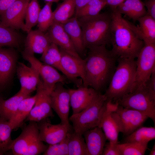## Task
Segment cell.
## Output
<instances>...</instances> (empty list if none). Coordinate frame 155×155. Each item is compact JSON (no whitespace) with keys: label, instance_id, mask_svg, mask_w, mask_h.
<instances>
[{"label":"cell","instance_id":"obj_2","mask_svg":"<svg viewBox=\"0 0 155 155\" xmlns=\"http://www.w3.org/2000/svg\"><path fill=\"white\" fill-rule=\"evenodd\" d=\"M111 15V52L117 59H135L144 45L143 41L135 34L129 23L116 9L113 10Z\"/></svg>","mask_w":155,"mask_h":155},{"label":"cell","instance_id":"obj_7","mask_svg":"<svg viewBox=\"0 0 155 155\" xmlns=\"http://www.w3.org/2000/svg\"><path fill=\"white\" fill-rule=\"evenodd\" d=\"M116 101L123 107L143 113L155 124V97L145 87L135 89Z\"/></svg>","mask_w":155,"mask_h":155},{"label":"cell","instance_id":"obj_13","mask_svg":"<svg viewBox=\"0 0 155 155\" xmlns=\"http://www.w3.org/2000/svg\"><path fill=\"white\" fill-rule=\"evenodd\" d=\"M37 124L39 139L49 145L61 142L65 137L68 133L73 129L72 126L69 127L61 123L57 124H52L48 118L37 122Z\"/></svg>","mask_w":155,"mask_h":155},{"label":"cell","instance_id":"obj_32","mask_svg":"<svg viewBox=\"0 0 155 155\" xmlns=\"http://www.w3.org/2000/svg\"><path fill=\"white\" fill-rule=\"evenodd\" d=\"M21 39V36L16 30L5 26L0 20V47H17Z\"/></svg>","mask_w":155,"mask_h":155},{"label":"cell","instance_id":"obj_27","mask_svg":"<svg viewBox=\"0 0 155 155\" xmlns=\"http://www.w3.org/2000/svg\"><path fill=\"white\" fill-rule=\"evenodd\" d=\"M116 9L121 14L125 15L134 21H138L147 13L144 4L141 0H126Z\"/></svg>","mask_w":155,"mask_h":155},{"label":"cell","instance_id":"obj_42","mask_svg":"<svg viewBox=\"0 0 155 155\" xmlns=\"http://www.w3.org/2000/svg\"><path fill=\"white\" fill-rule=\"evenodd\" d=\"M16 0H0V16Z\"/></svg>","mask_w":155,"mask_h":155},{"label":"cell","instance_id":"obj_22","mask_svg":"<svg viewBox=\"0 0 155 155\" xmlns=\"http://www.w3.org/2000/svg\"><path fill=\"white\" fill-rule=\"evenodd\" d=\"M138 21L139 25L137 26L129 23L135 34L144 44H155V20L146 14Z\"/></svg>","mask_w":155,"mask_h":155},{"label":"cell","instance_id":"obj_46","mask_svg":"<svg viewBox=\"0 0 155 155\" xmlns=\"http://www.w3.org/2000/svg\"><path fill=\"white\" fill-rule=\"evenodd\" d=\"M47 2H50L53 3L54 2H57L60 0H44Z\"/></svg>","mask_w":155,"mask_h":155},{"label":"cell","instance_id":"obj_14","mask_svg":"<svg viewBox=\"0 0 155 155\" xmlns=\"http://www.w3.org/2000/svg\"><path fill=\"white\" fill-rule=\"evenodd\" d=\"M30 0H16L0 16L2 23L15 30H22L26 10Z\"/></svg>","mask_w":155,"mask_h":155},{"label":"cell","instance_id":"obj_30","mask_svg":"<svg viewBox=\"0 0 155 155\" xmlns=\"http://www.w3.org/2000/svg\"><path fill=\"white\" fill-rule=\"evenodd\" d=\"M155 138V128L142 126L126 136L124 142H134L148 144Z\"/></svg>","mask_w":155,"mask_h":155},{"label":"cell","instance_id":"obj_8","mask_svg":"<svg viewBox=\"0 0 155 155\" xmlns=\"http://www.w3.org/2000/svg\"><path fill=\"white\" fill-rule=\"evenodd\" d=\"M111 115L119 132L127 136L142 126L148 116L140 111L124 108L119 104L111 112Z\"/></svg>","mask_w":155,"mask_h":155},{"label":"cell","instance_id":"obj_39","mask_svg":"<svg viewBox=\"0 0 155 155\" xmlns=\"http://www.w3.org/2000/svg\"><path fill=\"white\" fill-rule=\"evenodd\" d=\"M109 142L106 143L104 146L102 155H120L117 144Z\"/></svg>","mask_w":155,"mask_h":155},{"label":"cell","instance_id":"obj_33","mask_svg":"<svg viewBox=\"0 0 155 155\" xmlns=\"http://www.w3.org/2000/svg\"><path fill=\"white\" fill-rule=\"evenodd\" d=\"M41 9L38 0H30L26 10L23 31L27 33L37 25Z\"/></svg>","mask_w":155,"mask_h":155},{"label":"cell","instance_id":"obj_36","mask_svg":"<svg viewBox=\"0 0 155 155\" xmlns=\"http://www.w3.org/2000/svg\"><path fill=\"white\" fill-rule=\"evenodd\" d=\"M106 5V0H91L75 14L77 18L96 15Z\"/></svg>","mask_w":155,"mask_h":155},{"label":"cell","instance_id":"obj_21","mask_svg":"<svg viewBox=\"0 0 155 155\" xmlns=\"http://www.w3.org/2000/svg\"><path fill=\"white\" fill-rule=\"evenodd\" d=\"M89 155H102L107 140L100 127L97 126L89 129L83 134Z\"/></svg>","mask_w":155,"mask_h":155},{"label":"cell","instance_id":"obj_34","mask_svg":"<svg viewBox=\"0 0 155 155\" xmlns=\"http://www.w3.org/2000/svg\"><path fill=\"white\" fill-rule=\"evenodd\" d=\"M12 130L9 121L0 118V155L11 150L13 142L11 136Z\"/></svg>","mask_w":155,"mask_h":155},{"label":"cell","instance_id":"obj_17","mask_svg":"<svg viewBox=\"0 0 155 155\" xmlns=\"http://www.w3.org/2000/svg\"><path fill=\"white\" fill-rule=\"evenodd\" d=\"M118 104L117 101L114 103L112 100H107L98 126L102 129L107 140L109 142L115 144L118 143V137L119 132L111 113Z\"/></svg>","mask_w":155,"mask_h":155},{"label":"cell","instance_id":"obj_4","mask_svg":"<svg viewBox=\"0 0 155 155\" xmlns=\"http://www.w3.org/2000/svg\"><path fill=\"white\" fill-rule=\"evenodd\" d=\"M117 66L104 94L108 100L116 101L133 90L135 80V59L118 58Z\"/></svg>","mask_w":155,"mask_h":155},{"label":"cell","instance_id":"obj_12","mask_svg":"<svg viewBox=\"0 0 155 155\" xmlns=\"http://www.w3.org/2000/svg\"><path fill=\"white\" fill-rule=\"evenodd\" d=\"M59 83L55 86L50 94L51 105L59 118L62 123L71 127L69 117L70 96L69 89Z\"/></svg>","mask_w":155,"mask_h":155},{"label":"cell","instance_id":"obj_25","mask_svg":"<svg viewBox=\"0 0 155 155\" xmlns=\"http://www.w3.org/2000/svg\"><path fill=\"white\" fill-rule=\"evenodd\" d=\"M36 100L35 95L23 99L20 103L12 118L9 121L13 129L21 126L26 119L34 106Z\"/></svg>","mask_w":155,"mask_h":155},{"label":"cell","instance_id":"obj_31","mask_svg":"<svg viewBox=\"0 0 155 155\" xmlns=\"http://www.w3.org/2000/svg\"><path fill=\"white\" fill-rule=\"evenodd\" d=\"M61 56L59 47L52 42L42 54L41 60L43 63L53 67L64 74L61 65Z\"/></svg>","mask_w":155,"mask_h":155},{"label":"cell","instance_id":"obj_29","mask_svg":"<svg viewBox=\"0 0 155 155\" xmlns=\"http://www.w3.org/2000/svg\"><path fill=\"white\" fill-rule=\"evenodd\" d=\"M75 12L74 0H64L53 11L54 22L63 24L73 17Z\"/></svg>","mask_w":155,"mask_h":155},{"label":"cell","instance_id":"obj_26","mask_svg":"<svg viewBox=\"0 0 155 155\" xmlns=\"http://www.w3.org/2000/svg\"><path fill=\"white\" fill-rule=\"evenodd\" d=\"M28 96L19 90L7 99L0 98V118L9 121L14 115L20 102Z\"/></svg>","mask_w":155,"mask_h":155},{"label":"cell","instance_id":"obj_15","mask_svg":"<svg viewBox=\"0 0 155 155\" xmlns=\"http://www.w3.org/2000/svg\"><path fill=\"white\" fill-rule=\"evenodd\" d=\"M61 52V65L64 71V75L68 79L74 83L78 87L81 86L84 78V59L79 58L59 48Z\"/></svg>","mask_w":155,"mask_h":155},{"label":"cell","instance_id":"obj_43","mask_svg":"<svg viewBox=\"0 0 155 155\" xmlns=\"http://www.w3.org/2000/svg\"><path fill=\"white\" fill-rule=\"evenodd\" d=\"M126 0H106V4L111 7L112 10H115L117 7Z\"/></svg>","mask_w":155,"mask_h":155},{"label":"cell","instance_id":"obj_28","mask_svg":"<svg viewBox=\"0 0 155 155\" xmlns=\"http://www.w3.org/2000/svg\"><path fill=\"white\" fill-rule=\"evenodd\" d=\"M67 136L68 155H89L83 135L73 129L68 133Z\"/></svg>","mask_w":155,"mask_h":155},{"label":"cell","instance_id":"obj_1","mask_svg":"<svg viewBox=\"0 0 155 155\" xmlns=\"http://www.w3.org/2000/svg\"><path fill=\"white\" fill-rule=\"evenodd\" d=\"M88 49V55L84 59L83 86H90L99 92L114 73L117 58L107 49L106 45Z\"/></svg>","mask_w":155,"mask_h":155},{"label":"cell","instance_id":"obj_10","mask_svg":"<svg viewBox=\"0 0 155 155\" xmlns=\"http://www.w3.org/2000/svg\"><path fill=\"white\" fill-rule=\"evenodd\" d=\"M22 54L24 59L36 69L42 78L44 87L50 92H51L57 83L64 84L67 82L68 79L65 75H61L53 67L41 62L34 54L24 51Z\"/></svg>","mask_w":155,"mask_h":155},{"label":"cell","instance_id":"obj_41","mask_svg":"<svg viewBox=\"0 0 155 155\" xmlns=\"http://www.w3.org/2000/svg\"><path fill=\"white\" fill-rule=\"evenodd\" d=\"M144 4L147 9L146 14L155 20V0H148Z\"/></svg>","mask_w":155,"mask_h":155},{"label":"cell","instance_id":"obj_45","mask_svg":"<svg viewBox=\"0 0 155 155\" xmlns=\"http://www.w3.org/2000/svg\"><path fill=\"white\" fill-rule=\"evenodd\" d=\"M150 155H155V144L153 146L149 154Z\"/></svg>","mask_w":155,"mask_h":155},{"label":"cell","instance_id":"obj_9","mask_svg":"<svg viewBox=\"0 0 155 155\" xmlns=\"http://www.w3.org/2000/svg\"><path fill=\"white\" fill-rule=\"evenodd\" d=\"M137 58L135 80L133 91L144 87L155 69V44H144Z\"/></svg>","mask_w":155,"mask_h":155},{"label":"cell","instance_id":"obj_3","mask_svg":"<svg viewBox=\"0 0 155 155\" xmlns=\"http://www.w3.org/2000/svg\"><path fill=\"white\" fill-rule=\"evenodd\" d=\"M81 28L85 49L110 42L112 19L111 14L104 12L93 16L78 18Z\"/></svg>","mask_w":155,"mask_h":155},{"label":"cell","instance_id":"obj_37","mask_svg":"<svg viewBox=\"0 0 155 155\" xmlns=\"http://www.w3.org/2000/svg\"><path fill=\"white\" fill-rule=\"evenodd\" d=\"M147 144L134 142L118 143L117 147L120 155H143L145 154L147 147Z\"/></svg>","mask_w":155,"mask_h":155},{"label":"cell","instance_id":"obj_23","mask_svg":"<svg viewBox=\"0 0 155 155\" xmlns=\"http://www.w3.org/2000/svg\"><path fill=\"white\" fill-rule=\"evenodd\" d=\"M62 24L78 53L79 55L83 54L85 48L84 44L82 30L78 18L75 16Z\"/></svg>","mask_w":155,"mask_h":155},{"label":"cell","instance_id":"obj_11","mask_svg":"<svg viewBox=\"0 0 155 155\" xmlns=\"http://www.w3.org/2000/svg\"><path fill=\"white\" fill-rule=\"evenodd\" d=\"M34 105L26 118L29 121L37 122L53 115L51 105L50 94L40 79L36 89Z\"/></svg>","mask_w":155,"mask_h":155},{"label":"cell","instance_id":"obj_20","mask_svg":"<svg viewBox=\"0 0 155 155\" xmlns=\"http://www.w3.org/2000/svg\"><path fill=\"white\" fill-rule=\"evenodd\" d=\"M52 42L46 32L38 29L27 33L23 51L31 54H42Z\"/></svg>","mask_w":155,"mask_h":155},{"label":"cell","instance_id":"obj_35","mask_svg":"<svg viewBox=\"0 0 155 155\" xmlns=\"http://www.w3.org/2000/svg\"><path fill=\"white\" fill-rule=\"evenodd\" d=\"M52 3L47 2L41 9L38 16L37 26L39 30L46 32L54 22Z\"/></svg>","mask_w":155,"mask_h":155},{"label":"cell","instance_id":"obj_44","mask_svg":"<svg viewBox=\"0 0 155 155\" xmlns=\"http://www.w3.org/2000/svg\"><path fill=\"white\" fill-rule=\"evenodd\" d=\"M91 0H74L75 5V13Z\"/></svg>","mask_w":155,"mask_h":155},{"label":"cell","instance_id":"obj_40","mask_svg":"<svg viewBox=\"0 0 155 155\" xmlns=\"http://www.w3.org/2000/svg\"><path fill=\"white\" fill-rule=\"evenodd\" d=\"M144 87L152 96L155 97V69L152 72Z\"/></svg>","mask_w":155,"mask_h":155},{"label":"cell","instance_id":"obj_38","mask_svg":"<svg viewBox=\"0 0 155 155\" xmlns=\"http://www.w3.org/2000/svg\"><path fill=\"white\" fill-rule=\"evenodd\" d=\"M44 155H68L67 136L57 143L49 145Z\"/></svg>","mask_w":155,"mask_h":155},{"label":"cell","instance_id":"obj_19","mask_svg":"<svg viewBox=\"0 0 155 155\" xmlns=\"http://www.w3.org/2000/svg\"><path fill=\"white\" fill-rule=\"evenodd\" d=\"M46 32L52 42L70 54L82 58L62 24L54 22Z\"/></svg>","mask_w":155,"mask_h":155},{"label":"cell","instance_id":"obj_16","mask_svg":"<svg viewBox=\"0 0 155 155\" xmlns=\"http://www.w3.org/2000/svg\"><path fill=\"white\" fill-rule=\"evenodd\" d=\"M72 114L78 113L92 103L100 94L93 88L82 86L69 89Z\"/></svg>","mask_w":155,"mask_h":155},{"label":"cell","instance_id":"obj_5","mask_svg":"<svg viewBox=\"0 0 155 155\" xmlns=\"http://www.w3.org/2000/svg\"><path fill=\"white\" fill-rule=\"evenodd\" d=\"M48 146L39 139L37 122L30 121L13 140L11 150L14 155H37L43 154Z\"/></svg>","mask_w":155,"mask_h":155},{"label":"cell","instance_id":"obj_6","mask_svg":"<svg viewBox=\"0 0 155 155\" xmlns=\"http://www.w3.org/2000/svg\"><path fill=\"white\" fill-rule=\"evenodd\" d=\"M107 99L101 94L88 106L80 112L72 114L69 120L76 133L83 135L86 131L98 126L101 115Z\"/></svg>","mask_w":155,"mask_h":155},{"label":"cell","instance_id":"obj_24","mask_svg":"<svg viewBox=\"0 0 155 155\" xmlns=\"http://www.w3.org/2000/svg\"><path fill=\"white\" fill-rule=\"evenodd\" d=\"M16 54L12 50L0 47V85L5 84L12 75L16 64Z\"/></svg>","mask_w":155,"mask_h":155},{"label":"cell","instance_id":"obj_18","mask_svg":"<svg viewBox=\"0 0 155 155\" xmlns=\"http://www.w3.org/2000/svg\"><path fill=\"white\" fill-rule=\"evenodd\" d=\"M17 73L21 85L20 91L24 94H30L36 90L40 79L39 74L34 67H28L22 63H19Z\"/></svg>","mask_w":155,"mask_h":155}]
</instances>
